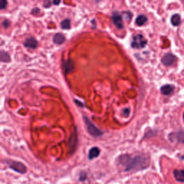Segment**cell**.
<instances>
[{
  "mask_svg": "<svg viewBox=\"0 0 184 184\" xmlns=\"http://www.w3.org/2000/svg\"><path fill=\"white\" fill-rule=\"evenodd\" d=\"M176 57L171 53H167L162 59V63L167 66H171L173 65L176 63Z\"/></svg>",
  "mask_w": 184,
  "mask_h": 184,
  "instance_id": "obj_6",
  "label": "cell"
},
{
  "mask_svg": "<svg viewBox=\"0 0 184 184\" xmlns=\"http://www.w3.org/2000/svg\"><path fill=\"white\" fill-rule=\"evenodd\" d=\"M130 111L129 109H125L123 111V114H124V115L125 116V117H127V116L130 114Z\"/></svg>",
  "mask_w": 184,
  "mask_h": 184,
  "instance_id": "obj_21",
  "label": "cell"
},
{
  "mask_svg": "<svg viewBox=\"0 0 184 184\" xmlns=\"http://www.w3.org/2000/svg\"><path fill=\"white\" fill-rule=\"evenodd\" d=\"M75 102H76V103H78V104H78V106H83L82 103H81V102H78V100H75Z\"/></svg>",
  "mask_w": 184,
  "mask_h": 184,
  "instance_id": "obj_23",
  "label": "cell"
},
{
  "mask_svg": "<svg viewBox=\"0 0 184 184\" xmlns=\"http://www.w3.org/2000/svg\"><path fill=\"white\" fill-rule=\"evenodd\" d=\"M147 21V18L145 15H139L136 19V24L139 26H142V25H145Z\"/></svg>",
  "mask_w": 184,
  "mask_h": 184,
  "instance_id": "obj_15",
  "label": "cell"
},
{
  "mask_svg": "<svg viewBox=\"0 0 184 184\" xmlns=\"http://www.w3.org/2000/svg\"><path fill=\"white\" fill-rule=\"evenodd\" d=\"M173 175L177 181L184 183V171L183 170H174Z\"/></svg>",
  "mask_w": 184,
  "mask_h": 184,
  "instance_id": "obj_10",
  "label": "cell"
},
{
  "mask_svg": "<svg viewBox=\"0 0 184 184\" xmlns=\"http://www.w3.org/2000/svg\"><path fill=\"white\" fill-rule=\"evenodd\" d=\"M0 58H1V61L2 62H9L10 61V56H9V53L7 52L4 51V50L1 51Z\"/></svg>",
  "mask_w": 184,
  "mask_h": 184,
  "instance_id": "obj_17",
  "label": "cell"
},
{
  "mask_svg": "<svg viewBox=\"0 0 184 184\" xmlns=\"http://www.w3.org/2000/svg\"><path fill=\"white\" fill-rule=\"evenodd\" d=\"M77 142H78V136H77L76 127H75L74 131L70 135V137L68 140L69 153L73 154L75 152V149H76Z\"/></svg>",
  "mask_w": 184,
  "mask_h": 184,
  "instance_id": "obj_4",
  "label": "cell"
},
{
  "mask_svg": "<svg viewBox=\"0 0 184 184\" xmlns=\"http://www.w3.org/2000/svg\"><path fill=\"white\" fill-rule=\"evenodd\" d=\"M3 25H4V27L7 28L9 25H10V23H9V21H8V20H4V23H3Z\"/></svg>",
  "mask_w": 184,
  "mask_h": 184,
  "instance_id": "obj_20",
  "label": "cell"
},
{
  "mask_svg": "<svg viewBox=\"0 0 184 184\" xmlns=\"http://www.w3.org/2000/svg\"><path fill=\"white\" fill-rule=\"evenodd\" d=\"M169 140L172 142H184V133H172L169 135Z\"/></svg>",
  "mask_w": 184,
  "mask_h": 184,
  "instance_id": "obj_8",
  "label": "cell"
},
{
  "mask_svg": "<svg viewBox=\"0 0 184 184\" xmlns=\"http://www.w3.org/2000/svg\"><path fill=\"white\" fill-rule=\"evenodd\" d=\"M183 119H184V112H183Z\"/></svg>",
  "mask_w": 184,
  "mask_h": 184,
  "instance_id": "obj_25",
  "label": "cell"
},
{
  "mask_svg": "<svg viewBox=\"0 0 184 184\" xmlns=\"http://www.w3.org/2000/svg\"><path fill=\"white\" fill-rule=\"evenodd\" d=\"M7 164L14 171H17V172L20 173H25L27 171V168L25 167L24 164L20 162L13 161V160H7Z\"/></svg>",
  "mask_w": 184,
  "mask_h": 184,
  "instance_id": "obj_5",
  "label": "cell"
},
{
  "mask_svg": "<svg viewBox=\"0 0 184 184\" xmlns=\"http://www.w3.org/2000/svg\"><path fill=\"white\" fill-rule=\"evenodd\" d=\"M160 91H161L162 94L164 95H170L173 92L174 87L171 85H165V86H162Z\"/></svg>",
  "mask_w": 184,
  "mask_h": 184,
  "instance_id": "obj_12",
  "label": "cell"
},
{
  "mask_svg": "<svg viewBox=\"0 0 184 184\" xmlns=\"http://www.w3.org/2000/svg\"><path fill=\"white\" fill-rule=\"evenodd\" d=\"M119 163L125 166V171L133 169H143L149 166V159L144 156H136L132 159L130 155H122L119 158Z\"/></svg>",
  "mask_w": 184,
  "mask_h": 184,
  "instance_id": "obj_1",
  "label": "cell"
},
{
  "mask_svg": "<svg viewBox=\"0 0 184 184\" xmlns=\"http://www.w3.org/2000/svg\"><path fill=\"white\" fill-rule=\"evenodd\" d=\"M24 45L25 47L27 48H31V49H35V48H37V41L36 40L35 38L34 37H28V38L26 39L24 42Z\"/></svg>",
  "mask_w": 184,
  "mask_h": 184,
  "instance_id": "obj_9",
  "label": "cell"
},
{
  "mask_svg": "<svg viewBox=\"0 0 184 184\" xmlns=\"http://www.w3.org/2000/svg\"><path fill=\"white\" fill-rule=\"evenodd\" d=\"M147 40L142 35L139 34L133 36L131 42V46L133 48H142L147 45Z\"/></svg>",
  "mask_w": 184,
  "mask_h": 184,
  "instance_id": "obj_3",
  "label": "cell"
},
{
  "mask_svg": "<svg viewBox=\"0 0 184 184\" xmlns=\"http://www.w3.org/2000/svg\"><path fill=\"white\" fill-rule=\"evenodd\" d=\"M84 119L85 124H86V127H87L88 132H89V133L92 135V136L94 137H100L101 135H103V132L101 131L100 130H99V129L91 122L90 119H89V118L86 117V116H84Z\"/></svg>",
  "mask_w": 184,
  "mask_h": 184,
  "instance_id": "obj_2",
  "label": "cell"
},
{
  "mask_svg": "<svg viewBox=\"0 0 184 184\" xmlns=\"http://www.w3.org/2000/svg\"><path fill=\"white\" fill-rule=\"evenodd\" d=\"M180 21H181L180 17V15H178V14L173 15L172 17H171V23H172V25H174V26H178V25L180 23Z\"/></svg>",
  "mask_w": 184,
  "mask_h": 184,
  "instance_id": "obj_16",
  "label": "cell"
},
{
  "mask_svg": "<svg viewBox=\"0 0 184 184\" xmlns=\"http://www.w3.org/2000/svg\"><path fill=\"white\" fill-rule=\"evenodd\" d=\"M65 37L61 33H57L53 36V42L56 44H59V45L65 42Z\"/></svg>",
  "mask_w": 184,
  "mask_h": 184,
  "instance_id": "obj_13",
  "label": "cell"
},
{
  "mask_svg": "<svg viewBox=\"0 0 184 184\" xmlns=\"http://www.w3.org/2000/svg\"><path fill=\"white\" fill-rule=\"evenodd\" d=\"M51 1H44V7H49L51 4Z\"/></svg>",
  "mask_w": 184,
  "mask_h": 184,
  "instance_id": "obj_22",
  "label": "cell"
},
{
  "mask_svg": "<svg viewBox=\"0 0 184 184\" xmlns=\"http://www.w3.org/2000/svg\"><path fill=\"white\" fill-rule=\"evenodd\" d=\"M60 2H61V1H53V4H60Z\"/></svg>",
  "mask_w": 184,
  "mask_h": 184,
  "instance_id": "obj_24",
  "label": "cell"
},
{
  "mask_svg": "<svg viewBox=\"0 0 184 184\" xmlns=\"http://www.w3.org/2000/svg\"><path fill=\"white\" fill-rule=\"evenodd\" d=\"M61 26L62 29L64 30H68L70 28V21L68 19H66V20H63L61 23Z\"/></svg>",
  "mask_w": 184,
  "mask_h": 184,
  "instance_id": "obj_18",
  "label": "cell"
},
{
  "mask_svg": "<svg viewBox=\"0 0 184 184\" xmlns=\"http://www.w3.org/2000/svg\"><path fill=\"white\" fill-rule=\"evenodd\" d=\"M99 153H100V150L98 147H93V148H92L90 150H89V158L90 160H92V159H94V158H97V157L99 155Z\"/></svg>",
  "mask_w": 184,
  "mask_h": 184,
  "instance_id": "obj_14",
  "label": "cell"
},
{
  "mask_svg": "<svg viewBox=\"0 0 184 184\" xmlns=\"http://www.w3.org/2000/svg\"><path fill=\"white\" fill-rule=\"evenodd\" d=\"M111 19L113 20V23L116 25L118 29H122L124 27L123 23H122V17L117 12H114L111 16Z\"/></svg>",
  "mask_w": 184,
  "mask_h": 184,
  "instance_id": "obj_7",
  "label": "cell"
},
{
  "mask_svg": "<svg viewBox=\"0 0 184 184\" xmlns=\"http://www.w3.org/2000/svg\"><path fill=\"white\" fill-rule=\"evenodd\" d=\"M64 66V70H65L66 73H70L74 68V63L71 61L70 59H68L67 61H66L63 63Z\"/></svg>",
  "mask_w": 184,
  "mask_h": 184,
  "instance_id": "obj_11",
  "label": "cell"
},
{
  "mask_svg": "<svg viewBox=\"0 0 184 184\" xmlns=\"http://www.w3.org/2000/svg\"><path fill=\"white\" fill-rule=\"evenodd\" d=\"M7 1L5 0H0V9H3L7 7Z\"/></svg>",
  "mask_w": 184,
  "mask_h": 184,
  "instance_id": "obj_19",
  "label": "cell"
}]
</instances>
